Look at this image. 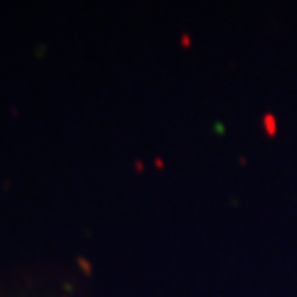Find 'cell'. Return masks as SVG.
Returning a JSON list of instances; mask_svg holds the SVG:
<instances>
[{
  "instance_id": "obj_1",
  "label": "cell",
  "mask_w": 297,
  "mask_h": 297,
  "mask_svg": "<svg viewBox=\"0 0 297 297\" xmlns=\"http://www.w3.org/2000/svg\"><path fill=\"white\" fill-rule=\"evenodd\" d=\"M263 122H265V131H268V136H275V134H278V122H275V116H272V114H265V116H263Z\"/></svg>"
},
{
  "instance_id": "obj_2",
  "label": "cell",
  "mask_w": 297,
  "mask_h": 297,
  "mask_svg": "<svg viewBox=\"0 0 297 297\" xmlns=\"http://www.w3.org/2000/svg\"><path fill=\"white\" fill-rule=\"evenodd\" d=\"M77 263H80V268H82V272H85V275H89V272H92V265L87 263L85 258H77Z\"/></svg>"
}]
</instances>
